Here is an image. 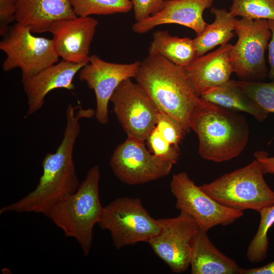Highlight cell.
<instances>
[{
    "label": "cell",
    "mask_w": 274,
    "mask_h": 274,
    "mask_svg": "<svg viewBox=\"0 0 274 274\" xmlns=\"http://www.w3.org/2000/svg\"><path fill=\"white\" fill-rule=\"evenodd\" d=\"M148 49V55L161 56L183 67L197 57L193 39L171 36L168 31L154 32Z\"/></svg>",
    "instance_id": "21"
},
{
    "label": "cell",
    "mask_w": 274,
    "mask_h": 274,
    "mask_svg": "<svg viewBox=\"0 0 274 274\" xmlns=\"http://www.w3.org/2000/svg\"><path fill=\"white\" fill-rule=\"evenodd\" d=\"M97 224L110 232L117 249L140 242L148 243L160 230L158 219L151 216L139 197L115 198L104 207Z\"/></svg>",
    "instance_id": "6"
},
{
    "label": "cell",
    "mask_w": 274,
    "mask_h": 274,
    "mask_svg": "<svg viewBox=\"0 0 274 274\" xmlns=\"http://www.w3.org/2000/svg\"><path fill=\"white\" fill-rule=\"evenodd\" d=\"M173 162L162 159L147 150L145 142L127 137L114 150L110 161L112 172L130 185L150 182L168 175Z\"/></svg>",
    "instance_id": "11"
},
{
    "label": "cell",
    "mask_w": 274,
    "mask_h": 274,
    "mask_svg": "<svg viewBox=\"0 0 274 274\" xmlns=\"http://www.w3.org/2000/svg\"><path fill=\"white\" fill-rule=\"evenodd\" d=\"M140 64L139 61L130 63L110 62L92 55L89 62L79 71L80 80L94 91L95 117L101 124L109 121L108 106L113 93L123 81L134 78Z\"/></svg>",
    "instance_id": "13"
},
{
    "label": "cell",
    "mask_w": 274,
    "mask_h": 274,
    "mask_svg": "<svg viewBox=\"0 0 274 274\" xmlns=\"http://www.w3.org/2000/svg\"><path fill=\"white\" fill-rule=\"evenodd\" d=\"M214 0H164L160 11L141 21L135 22L132 31L142 34L155 27L177 24L192 29L198 36L207 23L203 17L206 9L211 8Z\"/></svg>",
    "instance_id": "16"
},
{
    "label": "cell",
    "mask_w": 274,
    "mask_h": 274,
    "mask_svg": "<svg viewBox=\"0 0 274 274\" xmlns=\"http://www.w3.org/2000/svg\"><path fill=\"white\" fill-rule=\"evenodd\" d=\"M210 12L214 16V21L207 24L202 33L193 39L197 56L228 44L234 36L236 17L225 9L213 7Z\"/></svg>",
    "instance_id": "22"
},
{
    "label": "cell",
    "mask_w": 274,
    "mask_h": 274,
    "mask_svg": "<svg viewBox=\"0 0 274 274\" xmlns=\"http://www.w3.org/2000/svg\"><path fill=\"white\" fill-rule=\"evenodd\" d=\"M256 159L248 165L225 174L200 188L220 204L239 211L259 212L274 204V191L264 178Z\"/></svg>",
    "instance_id": "5"
},
{
    "label": "cell",
    "mask_w": 274,
    "mask_h": 274,
    "mask_svg": "<svg viewBox=\"0 0 274 274\" xmlns=\"http://www.w3.org/2000/svg\"><path fill=\"white\" fill-rule=\"evenodd\" d=\"M200 97L230 110L249 114L258 121H264L268 117V113L245 94L234 80L206 90Z\"/></svg>",
    "instance_id": "20"
},
{
    "label": "cell",
    "mask_w": 274,
    "mask_h": 274,
    "mask_svg": "<svg viewBox=\"0 0 274 274\" xmlns=\"http://www.w3.org/2000/svg\"><path fill=\"white\" fill-rule=\"evenodd\" d=\"M229 11L235 17L274 20V0H232Z\"/></svg>",
    "instance_id": "25"
},
{
    "label": "cell",
    "mask_w": 274,
    "mask_h": 274,
    "mask_svg": "<svg viewBox=\"0 0 274 274\" xmlns=\"http://www.w3.org/2000/svg\"><path fill=\"white\" fill-rule=\"evenodd\" d=\"M269 28L271 31V37L268 45V61L270 66L267 77L274 81V20H267Z\"/></svg>",
    "instance_id": "32"
},
{
    "label": "cell",
    "mask_w": 274,
    "mask_h": 274,
    "mask_svg": "<svg viewBox=\"0 0 274 274\" xmlns=\"http://www.w3.org/2000/svg\"><path fill=\"white\" fill-rule=\"evenodd\" d=\"M190 128L198 137L201 157L216 162L238 156L249 140V125L244 116L200 96L190 117Z\"/></svg>",
    "instance_id": "2"
},
{
    "label": "cell",
    "mask_w": 274,
    "mask_h": 274,
    "mask_svg": "<svg viewBox=\"0 0 274 274\" xmlns=\"http://www.w3.org/2000/svg\"><path fill=\"white\" fill-rule=\"evenodd\" d=\"M100 172L98 165L88 171L77 191L52 207L44 214L66 237L75 239L85 256L92 245L93 228L99 221L104 207L99 198Z\"/></svg>",
    "instance_id": "4"
},
{
    "label": "cell",
    "mask_w": 274,
    "mask_h": 274,
    "mask_svg": "<svg viewBox=\"0 0 274 274\" xmlns=\"http://www.w3.org/2000/svg\"><path fill=\"white\" fill-rule=\"evenodd\" d=\"M170 189L176 198V208L191 216L204 231L217 225H230L244 214L243 211L219 203L197 186L186 172L173 176Z\"/></svg>",
    "instance_id": "9"
},
{
    "label": "cell",
    "mask_w": 274,
    "mask_h": 274,
    "mask_svg": "<svg viewBox=\"0 0 274 274\" xmlns=\"http://www.w3.org/2000/svg\"><path fill=\"white\" fill-rule=\"evenodd\" d=\"M158 221L160 232L148 243L173 273L185 272L190 267L193 242L200 229L198 225L191 216L182 211L175 217Z\"/></svg>",
    "instance_id": "10"
},
{
    "label": "cell",
    "mask_w": 274,
    "mask_h": 274,
    "mask_svg": "<svg viewBox=\"0 0 274 274\" xmlns=\"http://www.w3.org/2000/svg\"><path fill=\"white\" fill-rule=\"evenodd\" d=\"M92 109L67 106L66 124L61 141L54 153H48L42 161L43 174L33 190L17 201L3 206L7 212L45 213L52 207L75 193L80 183L73 160V151L80 133V120L94 116Z\"/></svg>",
    "instance_id": "1"
},
{
    "label": "cell",
    "mask_w": 274,
    "mask_h": 274,
    "mask_svg": "<svg viewBox=\"0 0 274 274\" xmlns=\"http://www.w3.org/2000/svg\"><path fill=\"white\" fill-rule=\"evenodd\" d=\"M232 46L230 44L220 46L213 52L197 56L188 65L182 67L199 96L206 90L230 80L233 73L229 56Z\"/></svg>",
    "instance_id": "17"
},
{
    "label": "cell",
    "mask_w": 274,
    "mask_h": 274,
    "mask_svg": "<svg viewBox=\"0 0 274 274\" xmlns=\"http://www.w3.org/2000/svg\"><path fill=\"white\" fill-rule=\"evenodd\" d=\"M110 101L127 137L145 142L156 126L159 111L145 91L128 79L116 89Z\"/></svg>",
    "instance_id": "12"
},
{
    "label": "cell",
    "mask_w": 274,
    "mask_h": 274,
    "mask_svg": "<svg viewBox=\"0 0 274 274\" xmlns=\"http://www.w3.org/2000/svg\"><path fill=\"white\" fill-rule=\"evenodd\" d=\"M159 112L170 115L189 131L190 119L199 98L182 67L157 55L140 61L134 78Z\"/></svg>",
    "instance_id": "3"
},
{
    "label": "cell",
    "mask_w": 274,
    "mask_h": 274,
    "mask_svg": "<svg viewBox=\"0 0 274 274\" xmlns=\"http://www.w3.org/2000/svg\"><path fill=\"white\" fill-rule=\"evenodd\" d=\"M150 151L157 157L174 164L177 163L180 155V148L169 143L155 127L146 141Z\"/></svg>",
    "instance_id": "27"
},
{
    "label": "cell",
    "mask_w": 274,
    "mask_h": 274,
    "mask_svg": "<svg viewBox=\"0 0 274 274\" xmlns=\"http://www.w3.org/2000/svg\"><path fill=\"white\" fill-rule=\"evenodd\" d=\"M200 229L192 246L190 267L192 274H242L243 268L221 252Z\"/></svg>",
    "instance_id": "19"
},
{
    "label": "cell",
    "mask_w": 274,
    "mask_h": 274,
    "mask_svg": "<svg viewBox=\"0 0 274 274\" xmlns=\"http://www.w3.org/2000/svg\"><path fill=\"white\" fill-rule=\"evenodd\" d=\"M254 156L261 163L264 174L274 175L273 156H269L268 153L264 151L255 152Z\"/></svg>",
    "instance_id": "31"
},
{
    "label": "cell",
    "mask_w": 274,
    "mask_h": 274,
    "mask_svg": "<svg viewBox=\"0 0 274 274\" xmlns=\"http://www.w3.org/2000/svg\"><path fill=\"white\" fill-rule=\"evenodd\" d=\"M32 33L18 22L9 27L0 42V49L6 55L2 64L5 72L19 68L22 78H25L59 61L52 39Z\"/></svg>",
    "instance_id": "7"
},
{
    "label": "cell",
    "mask_w": 274,
    "mask_h": 274,
    "mask_svg": "<svg viewBox=\"0 0 274 274\" xmlns=\"http://www.w3.org/2000/svg\"><path fill=\"white\" fill-rule=\"evenodd\" d=\"M156 127L165 140L178 147L189 132L176 119L160 112L157 115Z\"/></svg>",
    "instance_id": "28"
},
{
    "label": "cell",
    "mask_w": 274,
    "mask_h": 274,
    "mask_svg": "<svg viewBox=\"0 0 274 274\" xmlns=\"http://www.w3.org/2000/svg\"><path fill=\"white\" fill-rule=\"evenodd\" d=\"M76 17L70 0H17L15 21L32 33L48 31L55 21Z\"/></svg>",
    "instance_id": "18"
},
{
    "label": "cell",
    "mask_w": 274,
    "mask_h": 274,
    "mask_svg": "<svg viewBox=\"0 0 274 274\" xmlns=\"http://www.w3.org/2000/svg\"><path fill=\"white\" fill-rule=\"evenodd\" d=\"M17 0H0V35L7 32L10 23L16 20Z\"/></svg>",
    "instance_id": "30"
},
{
    "label": "cell",
    "mask_w": 274,
    "mask_h": 274,
    "mask_svg": "<svg viewBox=\"0 0 274 274\" xmlns=\"http://www.w3.org/2000/svg\"><path fill=\"white\" fill-rule=\"evenodd\" d=\"M235 81L238 87L267 113H274V81Z\"/></svg>",
    "instance_id": "26"
},
{
    "label": "cell",
    "mask_w": 274,
    "mask_h": 274,
    "mask_svg": "<svg viewBox=\"0 0 274 274\" xmlns=\"http://www.w3.org/2000/svg\"><path fill=\"white\" fill-rule=\"evenodd\" d=\"M242 274H274V260L263 266L243 268Z\"/></svg>",
    "instance_id": "33"
},
{
    "label": "cell",
    "mask_w": 274,
    "mask_h": 274,
    "mask_svg": "<svg viewBox=\"0 0 274 274\" xmlns=\"http://www.w3.org/2000/svg\"><path fill=\"white\" fill-rule=\"evenodd\" d=\"M77 16L125 13L132 8L130 0H70Z\"/></svg>",
    "instance_id": "24"
},
{
    "label": "cell",
    "mask_w": 274,
    "mask_h": 274,
    "mask_svg": "<svg viewBox=\"0 0 274 274\" xmlns=\"http://www.w3.org/2000/svg\"><path fill=\"white\" fill-rule=\"evenodd\" d=\"M234 32L237 40L229 54L233 73L240 80L263 81L267 76L265 52L271 37L268 20L242 18Z\"/></svg>",
    "instance_id": "8"
},
{
    "label": "cell",
    "mask_w": 274,
    "mask_h": 274,
    "mask_svg": "<svg viewBox=\"0 0 274 274\" xmlns=\"http://www.w3.org/2000/svg\"><path fill=\"white\" fill-rule=\"evenodd\" d=\"M260 220L257 231L247 250L248 260L252 263L263 261L267 256L269 240L268 232L274 224V204L259 212Z\"/></svg>",
    "instance_id": "23"
},
{
    "label": "cell",
    "mask_w": 274,
    "mask_h": 274,
    "mask_svg": "<svg viewBox=\"0 0 274 274\" xmlns=\"http://www.w3.org/2000/svg\"><path fill=\"white\" fill-rule=\"evenodd\" d=\"M86 64L62 59L31 77L22 78L28 104L26 116L31 115L40 110L46 96L51 91L59 88L74 90V78Z\"/></svg>",
    "instance_id": "15"
},
{
    "label": "cell",
    "mask_w": 274,
    "mask_h": 274,
    "mask_svg": "<svg viewBox=\"0 0 274 274\" xmlns=\"http://www.w3.org/2000/svg\"><path fill=\"white\" fill-rule=\"evenodd\" d=\"M98 22L90 16H77L53 22L48 31L59 57L75 63L87 64L89 49Z\"/></svg>",
    "instance_id": "14"
},
{
    "label": "cell",
    "mask_w": 274,
    "mask_h": 274,
    "mask_svg": "<svg viewBox=\"0 0 274 274\" xmlns=\"http://www.w3.org/2000/svg\"><path fill=\"white\" fill-rule=\"evenodd\" d=\"M136 22L141 21L158 13L164 0H130Z\"/></svg>",
    "instance_id": "29"
}]
</instances>
